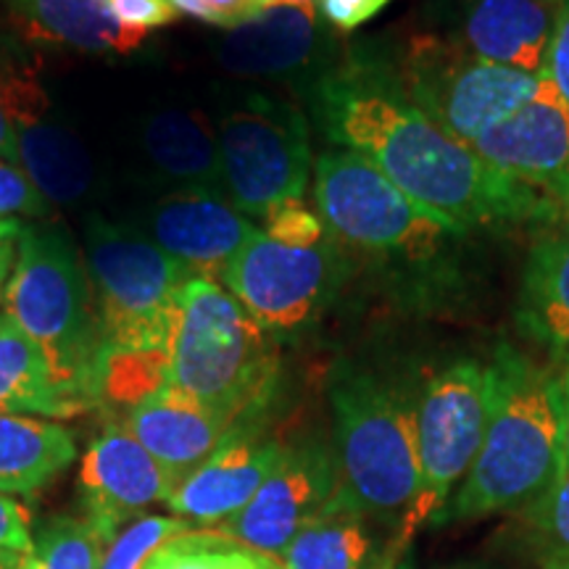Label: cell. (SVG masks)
I'll list each match as a JSON object with an SVG mask.
<instances>
[{
	"mask_svg": "<svg viewBox=\"0 0 569 569\" xmlns=\"http://www.w3.org/2000/svg\"><path fill=\"white\" fill-rule=\"evenodd\" d=\"M311 106L332 146L365 156L419 206L465 230L559 219L549 190L488 167L472 146L419 111L398 88L396 71L372 56L322 71Z\"/></svg>",
	"mask_w": 569,
	"mask_h": 569,
	"instance_id": "6da1fadb",
	"label": "cell"
},
{
	"mask_svg": "<svg viewBox=\"0 0 569 569\" xmlns=\"http://www.w3.org/2000/svg\"><path fill=\"white\" fill-rule=\"evenodd\" d=\"M490 372L493 411L486 438L438 525L528 511L565 465L559 375L515 346L496 348Z\"/></svg>",
	"mask_w": 569,
	"mask_h": 569,
	"instance_id": "7a4b0ae2",
	"label": "cell"
},
{
	"mask_svg": "<svg viewBox=\"0 0 569 569\" xmlns=\"http://www.w3.org/2000/svg\"><path fill=\"white\" fill-rule=\"evenodd\" d=\"M277 340L213 277L193 274L180 290L169 386L196 396L234 425L264 415L274 396Z\"/></svg>",
	"mask_w": 569,
	"mask_h": 569,
	"instance_id": "3957f363",
	"label": "cell"
},
{
	"mask_svg": "<svg viewBox=\"0 0 569 569\" xmlns=\"http://www.w3.org/2000/svg\"><path fill=\"white\" fill-rule=\"evenodd\" d=\"M6 315L40 348L63 393L84 411L98 407L96 377L103 338L88 269L67 234L24 227L6 288Z\"/></svg>",
	"mask_w": 569,
	"mask_h": 569,
	"instance_id": "277c9868",
	"label": "cell"
},
{
	"mask_svg": "<svg viewBox=\"0 0 569 569\" xmlns=\"http://www.w3.org/2000/svg\"><path fill=\"white\" fill-rule=\"evenodd\" d=\"M330 407L340 488L393 532L419 488L417 403L382 377L343 365L332 375Z\"/></svg>",
	"mask_w": 569,
	"mask_h": 569,
	"instance_id": "5b68a950",
	"label": "cell"
},
{
	"mask_svg": "<svg viewBox=\"0 0 569 569\" xmlns=\"http://www.w3.org/2000/svg\"><path fill=\"white\" fill-rule=\"evenodd\" d=\"M493 411L490 361L459 359L425 382L417 398L419 488L407 515L390 532L386 567L409 553L427 525H438L472 469Z\"/></svg>",
	"mask_w": 569,
	"mask_h": 569,
	"instance_id": "8992f818",
	"label": "cell"
},
{
	"mask_svg": "<svg viewBox=\"0 0 569 569\" xmlns=\"http://www.w3.org/2000/svg\"><path fill=\"white\" fill-rule=\"evenodd\" d=\"M315 201L332 240L407 264L438 259L467 234L465 227L419 206L372 161L346 148L317 159Z\"/></svg>",
	"mask_w": 569,
	"mask_h": 569,
	"instance_id": "52a82bcc",
	"label": "cell"
},
{
	"mask_svg": "<svg viewBox=\"0 0 569 569\" xmlns=\"http://www.w3.org/2000/svg\"><path fill=\"white\" fill-rule=\"evenodd\" d=\"M84 256L103 346L172 353L180 290L193 272L142 232L103 219L90 222Z\"/></svg>",
	"mask_w": 569,
	"mask_h": 569,
	"instance_id": "ba28073f",
	"label": "cell"
},
{
	"mask_svg": "<svg viewBox=\"0 0 569 569\" xmlns=\"http://www.w3.org/2000/svg\"><path fill=\"white\" fill-rule=\"evenodd\" d=\"M393 71L403 96L467 146L528 103L543 80L540 74L480 59L465 42L436 34L411 40Z\"/></svg>",
	"mask_w": 569,
	"mask_h": 569,
	"instance_id": "9c48e42d",
	"label": "cell"
},
{
	"mask_svg": "<svg viewBox=\"0 0 569 569\" xmlns=\"http://www.w3.org/2000/svg\"><path fill=\"white\" fill-rule=\"evenodd\" d=\"M217 138L222 190L240 213L264 219L280 203L301 201L315 156L298 106L251 96L224 113Z\"/></svg>",
	"mask_w": 569,
	"mask_h": 569,
	"instance_id": "30bf717a",
	"label": "cell"
},
{
	"mask_svg": "<svg viewBox=\"0 0 569 569\" xmlns=\"http://www.w3.org/2000/svg\"><path fill=\"white\" fill-rule=\"evenodd\" d=\"M346 264L336 240L319 246H284L259 230L243 246L219 282L272 336L296 340L309 332L336 301Z\"/></svg>",
	"mask_w": 569,
	"mask_h": 569,
	"instance_id": "8fae6325",
	"label": "cell"
},
{
	"mask_svg": "<svg viewBox=\"0 0 569 569\" xmlns=\"http://www.w3.org/2000/svg\"><path fill=\"white\" fill-rule=\"evenodd\" d=\"M338 482L336 453L325 443L309 440L288 446L264 486L217 530L277 561L290 540L330 501Z\"/></svg>",
	"mask_w": 569,
	"mask_h": 569,
	"instance_id": "7c38bea8",
	"label": "cell"
},
{
	"mask_svg": "<svg viewBox=\"0 0 569 569\" xmlns=\"http://www.w3.org/2000/svg\"><path fill=\"white\" fill-rule=\"evenodd\" d=\"M284 451L282 440L264 432L261 415L238 419L211 457L174 488L169 509L188 525L217 530L251 501Z\"/></svg>",
	"mask_w": 569,
	"mask_h": 569,
	"instance_id": "4fadbf2b",
	"label": "cell"
},
{
	"mask_svg": "<svg viewBox=\"0 0 569 569\" xmlns=\"http://www.w3.org/2000/svg\"><path fill=\"white\" fill-rule=\"evenodd\" d=\"M0 109L17 140L19 167L48 203L82 201L92 188L90 156L48 109L40 84L30 77L0 74Z\"/></svg>",
	"mask_w": 569,
	"mask_h": 569,
	"instance_id": "5bb4252c",
	"label": "cell"
},
{
	"mask_svg": "<svg viewBox=\"0 0 569 569\" xmlns=\"http://www.w3.org/2000/svg\"><path fill=\"white\" fill-rule=\"evenodd\" d=\"M80 488L84 519L109 546L140 511L159 501L169 503L177 482L124 425H109L84 453Z\"/></svg>",
	"mask_w": 569,
	"mask_h": 569,
	"instance_id": "9a60e30c",
	"label": "cell"
},
{
	"mask_svg": "<svg viewBox=\"0 0 569 569\" xmlns=\"http://www.w3.org/2000/svg\"><path fill=\"white\" fill-rule=\"evenodd\" d=\"M472 151L501 174L557 198L569 177V109L557 84L543 77L536 96L482 132Z\"/></svg>",
	"mask_w": 569,
	"mask_h": 569,
	"instance_id": "2e32d148",
	"label": "cell"
},
{
	"mask_svg": "<svg viewBox=\"0 0 569 569\" xmlns=\"http://www.w3.org/2000/svg\"><path fill=\"white\" fill-rule=\"evenodd\" d=\"M148 234L193 274L219 280L224 267L259 232L246 213L213 190H174L148 213Z\"/></svg>",
	"mask_w": 569,
	"mask_h": 569,
	"instance_id": "e0dca14e",
	"label": "cell"
},
{
	"mask_svg": "<svg viewBox=\"0 0 569 569\" xmlns=\"http://www.w3.org/2000/svg\"><path fill=\"white\" fill-rule=\"evenodd\" d=\"M330 32L315 0H274L259 17L234 27L217 59L238 77H293L327 59Z\"/></svg>",
	"mask_w": 569,
	"mask_h": 569,
	"instance_id": "ac0fdd59",
	"label": "cell"
},
{
	"mask_svg": "<svg viewBox=\"0 0 569 569\" xmlns=\"http://www.w3.org/2000/svg\"><path fill=\"white\" fill-rule=\"evenodd\" d=\"M124 427L180 486L222 443L232 422L167 382L159 393L127 411Z\"/></svg>",
	"mask_w": 569,
	"mask_h": 569,
	"instance_id": "d6986e66",
	"label": "cell"
},
{
	"mask_svg": "<svg viewBox=\"0 0 569 569\" xmlns=\"http://www.w3.org/2000/svg\"><path fill=\"white\" fill-rule=\"evenodd\" d=\"M561 0H461V38L472 53L501 67L546 77Z\"/></svg>",
	"mask_w": 569,
	"mask_h": 569,
	"instance_id": "ffe728a7",
	"label": "cell"
},
{
	"mask_svg": "<svg viewBox=\"0 0 569 569\" xmlns=\"http://www.w3.org/2000/svg\"><path fill=\"white\" fill-rule=\"evenodd\" d=\"M375 522L340 488L311 519L288 549L277 557L282 569H382L388 540H380Z\"/></svg>",
	"mask_w": 569,
	"mask_h": 569,
	"instance_id": "44dd1931",
	"label": "cell"
},
{
	"mask_svg": "<svg viewBox=\"0 0 569 569\" xmlns=\"http://www.w3.org/2000/svg\"><path fill=\"white\" fill-rule=\"evenodd\" d=\"M515 317L532 343L569 353V222L532 243Z\"/></svg>",
	"mask_w": 569,
	"mask_h": 569,
	"instance_id": "7402d4cb",
	"label": "cell"
},
{
	"mask_svg": "<svg viewBox=\"0 0 569 569\" xmlns=\"http://www.w3.org/2000/svg\"><path fill=\"white\" fill-rule=\"evenodd\" d=\"M142 151L151 167L177 190H222L219 138L203 113L167 109L142 124Z\"/></svg>",
	"mask_w": 569,
	"mask_h": 569,
	"instance_id": "603a6c76",
	"label": "cell"
},
{
	"mask_svg": "<svg viewBox=\"0 0 569 569\" xmlns=\"http://www.w3.org/2000/svg\"><path fill=\"white\" fill-rule=\"evenodd\" d=\"M32 38L101 56H127L146 34L113 19L109 0H3Z\"/></svg>",
	"mask_w": 569,
	"mask_h": 569,
	"instance_id": "cb8c5ba5",
	"label": "cell"
},
{
	"mask_svg": "<svg viewBox=\"0 0 569 569\" xmlns=\"http://www.w3.org/2000/svg\"><path fill=\"white\" fill-rule=\"evenodd\" d=\"M77 459L67 427L0 411V493L32 496Z\"/></svg>",
	"mask_w": 569,
	"mask_h": 569,
	"instance_id": "d4e9b609",
	"label": "cell"
},
{
	"mask_svg": "<svg viewBox=\"0 0 569 569\" xmlns=\"http://www.w3.org/2000/svg\"><path fill=\"white\" fill-rule=\"evenodd\" d=\"M0 411L61 419L84 411L59 388L46 356L9 315H0Z\"/></svg>",
	"mask_w": 569,
	"mask_h": 569,
	"instance_id": "484cf974",
	"label": "cell"
},
{
	"mask_svg": "<svg viewBox=\"0 0 569 569\" xmlns=\"http://www.w3.org/2000/svg\"><path fill=\"white\" fill-rule=\"evenodd\" d=\"M169 351H142V348L103 346L96 377V403L124 409L151 398L169 382Z\"/></svg>",
	"mask_w": 569,
	"mask_h": 569,
	"instance_id": "4316f807",
	"label": "cell"
},
{
	"mask_svg": "<svg viewBox=\"0 0 569 569\" xmlns=\"http://www.w3.org/2000/svg\"><path fill=\"white\" fill-rule=\"evenodd\" d=\"M106 543L88 519L53 517L32 538L21 569H101Z\"/></svg>",
	"mask_w": 569,
	"mask_h": 569,
	"instance_id": "83f0119b",
	"label": "cell"
},
{
	"mask_svg": "<svg viewBox=\"0 0 569 569\" xmlns=\"http://www.w3.org/2000/svg\"><path fill=\"white\" fill-rule=\"evenodd\" d=\"M261 559L264 553L219 530H188L159 546L142 569H253Z\"/></svg>",
	"mask_w": 569,
	"mask_h": 569,
	"instance_id": "f1b7e54d",
	"label": "cell"
},
{
	"mask_svg": "<svg viewBox=\"0 0 569 569\" xmlns=\"http://www.w3.org/2000/svg\"><path fill=\"white\" fill-rule=\"evenodd\" d=\"M530 511L532 543L543 569H569V469L561 467L559 478L538 498Z\"/></svg>",
	"mask_w": 569,
	"mask_h": 569,
	"instance_id": "f546056e",
	"label": "cell"
},
{
	"mask_svg": "<svg viewBox=\"0 0 569 569\" xmlns=\"http://www.w3.org/2000/svg\"><path fill=\"white\" fill-rule=\"evenodd\" d=\"M188 530L180 517H142L106 546L101 569H142L159 546Z\"/></svg>",
	"mask_w": 569,
	"mask_h": 569,
	"instance_id": "4dcf8cb0",
	"label": "cell"
},
{
	"mask_svg": "<svg viewBox=\"0 0 569 569\" xmlns=\"http://www.w3.org/2000/svg\"><path fill=\"white\" fill-rule=\"evenodd\" d=\"M264 224L267 238L284 246H319L330 238L319 211L309 209L303 203V198L301 201H288L277 206V209H272L264 217Z\"/></svg>",
	"mask_w": 569,
	"mask_h": 569,
	"instance_id": "1f68e13d",
	"label": "cell"
},
{
	"mask_svg": "<svg viewBox=\"0 0 569 569\" xmlns=\"http://www.w3.org/2000/svg\"><path fill=\"white\" fill-rule=\"evenodd\" d=\"M48 217L51 203L34 188V182L17 163L0 159V217Z\"/></svg>",
	"mask_w": 569,
	"mask_h": 569,
	"instance_id": "d6a6232c",
	"label": "cell"
},
{
	"mask_svg": "<svg viewBox=\"0 0 569 569\" xmlns=\"http://www.w3.org/2000/svg\"><path fill=\"white\" fill-rule=\"evenodd\" d=\"M172 3L180 13L201 19L206 24L234 30V27L259 17L272 0H172Z\"/></svg>",
	"mask_w": 569,
	"mask_h": 569,
	"instance_id": "836d02e7",
	"label": "cell"
},
{
	"mask_svg": "<svg viewBox=\"0 0 569 569\" xmlns=\"http://www.w3.org/2000/svg\"><path fill=\"white\" fill-rule=\"evenodd\" d=\"M109 9L119 24L140 34L172 24L180 17L172 0H109Z\"/></svg>",
	"mask_w": 569,
	"mask_h": 569,
	"instance_id": "e575fe53",
	"label": "cell"
},
{
	"mask_svg": "<svg viewBox=\"0 0 569 569\" xmlns=\"http://www.w3.org/2000/svg\"><path fill=\"white\" fill-rule=\"evenodd\" d=\"M390 3L393 0H319L317 9L332 30L348 34L380 17Z\"/></svg>",
	"mask_w": 569,
	"mask_h": 569,
	"instance_id": "d590c367",
	"label": "cell"
},
{
	"mask_svg": "<svg viewBox=\"0 0 569 569\" xmlns=\"http://www.w3.org/2000/svg\"><path fill=\"white\" fill-rule=\"evenodd\" d=\"M546 77L557 84L569 109V0H561L557 30H553L549 56H546Z\"/></svg>",
	"mask_w": 569,
	"mask_h": 569,
	"instance_id": "8d00e7d4",
	"label": "cell"
},
{
	"mask_svg": "<svg viewBox=\"0 0 569 569\" xmlns=\"http://www.w3.org/2000/svg\"><path fill=\"white\" fill-rule=\"evenodd\" d=\"M32 549L30 515L21 503L0 493V551L27 553Z\"/></svg>",
	"mask_w": 569,
	"mask_h": 569,
	"instance_id": "74e56055",
	"label": "cell"
},
{
	"mask_svg": "<svg viewBox=\"0 0 569 569\" xmlns=\"http://www.w3.org/2000/svg\"><path fill=\"white\" fill-rule=\"evenodd\" d=\"M24 222L17 217H0V301L6 298V288H9V277L13 274L19 256L21 234H24Z\"/></svg>",
	"mask_w": 569,
	"mask_h": 569,
	"instance_id": "f35d334b",
	"label": "cell"
},
{
	"mask_svg": "<svg viewBox=\"0 0 569 569\" xmlns=\"http://www.w3.org/2000/svg\"><path fill=\"white\" fill-rule=\"evenodd\" d=\"M559 390H561V459L569 469V353H567V365L565 372L559 375Z\"/></svg>",
	"mask_w": 569,
	"mask_h": 569,
	"instance_id": "ab89813d",
	"label": "cell"
},
{
	"mask_svg": "<svg viewBox=\"0 0 569 569\" xmlns=\"http://www.w3.org/2000/svg\"><path fill=\"white\" fill-rule=\"evenodd\" d=\"M0 159L17 163L19 167V151H17V140H13V132L9 127V119H6L3 109H0Z\"/></svg>",
	"mask_w": 569,
	"mask_h": 569,
	"instance_id": "60d3db41",
	"label": "cell"
},
{
	"mask_svg": "<svg viewBox=\"0 0 569 569\" xmlns=\"http://www.w3.org/2000/svg\"><path fill=\"white\" fill-rule=\"evenodd\" d=\"M382 569H419V567L415 565V559H411L409 553H403L401 559L393 561V565L382 567ZM440 569H486V567H469V565H459V567H440Z\"/></svg>",
	"mask_w": 569,
	"mask_h": 569,
	"instance_id": "b9f144b4",
	"label": "cell"
},
{
	"mask_svg": "<svg viewBox=\"0 0 569 569\" xmlns=\"http://www.w3.org/2000/svg\"><path fill=\"white\" fill-rule=\"evenodd\" d=\"M21 561H24V553L0 551V569H21Z\"/></svg>",
	"mask_w": 569,
	"mask_h": 569,
	"instance_id": "7bdbcfd3",
	"label": "cell"
},
{
	"mask_svg": "<svg viewBox=\"0 0 569 569\" xmlns=\"http://www.w3.org/2000/svg\"><path fill=\"white\" fill-rule=\"evenodd\" d=\"M557 201H559L561 213H565L567 222H569V177H567V182L557 190Z\"/></svg>",
	"mask_w": 569,
	"mask_h": 569,
	"instance_id": "ee69618b",
	"label": "cell"
},
{
	"mask_svg": "<svg viewBox=\"0 0 569 569\" xmlns=\"http://www.w3.org/2000/svg\"><path fill=\"white\" fill-rule=\"evenodd\" d=\"M253 569H282L280 565H277V561L272 559V557H264V559H261L259 561V565H256Z\"/></svg>",
	"mask_w": 569,
	"mask_h": 569,
	"instance_id": "f6af8a7d",
	"label": "cell"
},
{
	"mask_svg": "<svg viewBox=\"0 0 569 569\" xmlns=\"http://www.w3.org/2000/svg\"><path fill=\"white\" fill-rule=\"evenodd\" d=\"M272 3H274V0H272Z\"/></svg>",
	"mask_w": 569,
	"mask_h": 569,
	"instance_id": "bcb514c9",
	"label": "cell"
}]
</instances>
